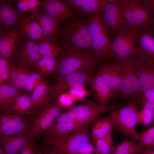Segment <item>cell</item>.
Listing matches in <instances>:
<instances>
[{
  "mask_svg": "<svg viewBox=\"0 0 154 154\" xmlns=\"http://www.w3.org/2000/svg\"><path fill=\"white\" fill-rule=\"evenodd\" d=\"M118 4L128 26L138 29L152 25L154 0H120Z\"/></svg>",
  "mask_w": 154,
  "mask_h": 154,
  "instance_id": "1",
  "label": "cell"
},
{
  "mask_svg": "<svg viewBox=\"0 0 154 154\" xmlns=\"http://www.w3.org/2000/svg\"><path fill=\"white\" fill-rule=\"evenodd\" d=\"M139 135L138 143L144 148L147 152L154 151V127L142 132Z\"/></svg>",
  "mask_w": 154,
  "mask_h": 154,
  "instance_id": "36",
  "label": "cell"
},
{
  "mask_svg": "<svg viewBox=\"0 0 154 154\" xmlns=\"http://www.w3.org/2000/svg\"><path fill=\"white\" fill-rule=\"evenodd\" d=\"M31 108V95L27 93H20L13 100L11 107L12 113L21 116L30 115Z\"/></svg>",
  "mask_w": 154,
  "mask_h": 154,
  "instance_id": "30",
  "label": "cell"
},
{
  "mask_svg": "<svg viewBox=\"0 0 154 154\" xmlns=\"http://www.w3.org/2000/svg\"><path fill=\"white\" fill-rule=\"evenodd\" d=\"M30 125L28 116H21L14 114L9 120L0 124V135H15L28 132Z\"/></svg>",
  "mask_w": 154,
  "mask_h": 154,
  "instance_id": "21",
  "label": "cell"
},
{
  "mask_svg": "<svg viewBox=\"0 0 154 154\" xmlns=\"http://www.w3.org/2000/svg\"><path fill=\"white\" fill-rule=\"evenodd\" d=\"M143 108L154 113V97L150 98L141 103Z\"/></svg>",
  "mask_w": 154,
  "mask_h": 154,
  "instance_id": "44",
  "label": "cell"
},
{
  "mask_svg": "<svg viewBox=\"0 0 154 154\" xmlns=\"http://www.w3.org/2000/svg\"><path fill=\"white\" fill-rule=\"evenodd\" d=\"M62 33L68 46L86 51L92 50L88 23L80 20L71 22L62 30Z\"/></svg>",
  "mask_w": 154,
  "mask_h": 154,
  "instance_id": "8",
  "label": "cell"
},
{
  "mask_svg": "<svg viewBox=\"0 0 154 154\" xmlns=\"http://www.w3.org/2000/svg\"><path fill=\"white\" fill-rule=\"evenodd\" d=\"M138 111L136 102L129 101L124 107L111 112L110 117L113 129L138 141L139 135L135 126Z\"/></svg>",
  "mask_w": 154,
  "mask_h": 154,
  "instance_id": "6",
  "label": "cell"
},
{
  "mask_svg": "<svg viewBox=\"0 0 154 154\" xmlns=\"http://www.w3.org/2000/svg\"><path fill=\"white\" fill-rule=\"evenodd\" d=\"M116 33L111 43L109 57L114 62H122L128 59L138 50L137 31L129 27Z\"/></svg>",
  "mask_w": 154,
  "mask_h": 154,
  "instance_id": "3",
  "label": "cell"
},
{
  "mask_svg": "<svg viewBox=\"0 0 154 154\" xmlns=\"http://www.w3.org/2000/svg\"><path fill=\"white\" fill-rule=\"evenodd\" d=\"M31 139L28 132L15 135H0V144L7 154H19Z\"/></svg>",
  "mask_w": 154,
  "mask_h": 154,
  "instance_id": "19",
  "label": "cell"
},
{
  "mask_svg": "<svg viewBox=\"0 0 154 154\" xmlns=\"http://www.w3.org/2000/svg\"><path fill=\"white\" fill-rule=\"evenodd\" d=\"M20 22L19 29L22 37L38 42L44 41L41 28L31 15L23 17Z\"/></svg>",
  "mask_w": 154,
  "mask_h": 154,
  "instance_id": "22",
  "label": "cell"
},
{
  "mask_svg": "<svg viewBox=\"0 0 154 154\" xmlns=\"http://www.w3.org/2000/svg\"><path fill=\"white\" fill-rule=\"evenodd\" d=\"M113 130L112 127L106 135L96 142L94 154L113 153L115 147L112 137Z\"/></svg>",
  "mask_w": 154,
  "mask_h": 154,
  "instance_id": "33",
  "label": "cell"
},
{
  "mask_svg": "<svg viewBox=\"0 0 154 154\" xmlns=\"http://www.w3.org/2000/svg\"><path fill=\"white\" fill-rule=\"evenodd\" d=\"M11 64L8 59L0 56V86L8 82Z\"/></svg>",
  "mask_w": 154,
  "mask_h": 154,
  "instance_id": "39",
  "label": "cell"
},
{
  "mask_svg": "<svg viewBox=\"0 0 154 154\" xmlns=\"http://www.w3.org/2000/svg\"><path fill=\"white\" fill-rule=\"evenodd\" d=\"M137 30L138 50L147 57L154 60V33L147 27Z\"/></svg>",
  "mask_w": 154,
  "mask_h": 154,
  "instance_id": "29",
  "label": "cell"
},
{
  "mask_svg": "<svg viewBox=\"0 0 154 154\" xmlns=\"http://www.w3.org/2000/svg\"><path fill=\"white\" fill-rule=\"evenodd\" d=\"M58 60L40 58L32 68L43 75L49 74L56 70Z\"/></svg>",
  "mask_w": 154,
  "mask_h": 154,
  "instance_id": "35",
  "label": "cell"
},
{
  "mask_svg": "<svg viewBox=\"0 0 154 154\" xmlns=\"http://www.w3.org/2000/svg\"><path fill=\"white\" fill-rule=\"evenodd\" d=\"M32 68L31 67L18 61L11 63L8 82L19 89H24L30 74L33 72Z\"/></svg>",
  "mask_w": 154,
  "mask_h": 154,
  "instance_id": "24",
  "label": "cell"
},
{
  "mask_svg": "<svg viewBox=\"0 0 154 154\" xmlns=\"http://www.w3.org/2000/svg\"><path fill=\"white\" fill-rule=\"evenodd\" d=\"M88 24L92 50L97 59L98 60L109 57L111 43L101 14L98 13L89 16Z\"/></svg>",
  "mask_w": 154,
  "mask_h": 154,
  "instance_id": "7",
  "label": "cell"
},
{
  "mask_svg": "<svg viewBox=\"0 0 154 154\" xmlns=\"http://www.w3.org/2000/svg\"><path fill=\"white\" fill-rule=\"evenodd\" d=\"M31 15L41 28L44 41L57 42L62 30L59 24L43 11H38Z\"/></svg>",
  "mask_w": 154,
  "mask_h": 154,
  "instance_id": "17",
  "label": "cell"
},
{
  "mask_svg": "<svg viewBox=\"0 0 154 154\" xmlns=\"http://www.w3.org/2000/svg\"><path fill=\"white\" fill-rule=\"evenodd\" d=\"M0 154H7L2 147H0Z\"/></svg>",
  "mask_w": 154,
  "mask_h": 154,
  "instance_id": "47",
  "label": "cell"
},
{
  "mask_svg": "<svg viewBox=\"0 0 154 154\" xmlns=\"http://www.w3.org/2000/svg\"><path fill=\"white\" fill-rule=\"evenodd\" d=\"M147 152L144 148L139 143L125 140L115 146L112 154H143Z\"/></svg>",
  "mask_w": 154,
  "mask_h": 154,
  "instance_id": "34",
  "label": "cell"
},
{
  "mask_svg": "<svg viewBox=\"0 0 154 154\" xmlns=\"http://www.w3.org/2000/svg\"><path fill=\"white\" fill-rule=\"evenodd\" d=\"M154 118V113L144 108L138 111L137 115V124L143 126L150 124Z\"/></svg>",
  "mask_w": 154,
  "mask_h": 154,
  "instance_id": "40",
  "label": "cell"
},
{
  "mask_svg": "<svg viewBox=\"0 0 154 154\" xmlns=\"http://www.w3.org/2000/svg\"><path fill=\"white\" fill-rule=\"evenodd\" d=\"M64 112L70 119L77 121L76 114L70 106L66 108Z\"/></svg>",
  "mask_w": 154,
  "mask_h": 154,
  "instance_id": "46",
  "label": "cell"
},
{
  "mask_svg": "<svg viewBox=\"0 0 154 154\" xmlns=\"http://www.w3.org/2000/svg\"><path fill=\"white\" fill-rule=\"evenodd\" d=\"M90 82L92 93L98 104L108 109L109 100L114 95L111 90L97 74L93 76Z\"/></svg>",
  "mask_w": 154,
  "mask_h": 154,
  "instance_id": "23",
  "label": "cell"
},
{
  "mask_svg": "<svg viewBox=\"0 0 154 154\" xmlns=\"http://www.w3.org/2000/svg\"><path fill=\"white\" fill-rule=\"evenodd\" d=\"M63 111V107L58 103L53 102L32 112L28 116L30 121L28 133L31 138L35 140L46 132Z\"/></svg>",
  "mask_w": 154,
  "mask_h": 154,
  "instance_id": "5",
  "label": "cell"
},
{
  "mask_svg": "<svg viewBox=\"0 0 154 154\" xmlns=\"http://www.w3.org/2000/svg\"><path fill=\"white\" fill-rule=\"evenodd\" d=\"M21 37L19 29L15 28L0 32V56L8 59L16 56Z\"/></svg>",
  "mask_w": 154,
  "mask_h": 154,
  "instance_id": "13",
  "label": "cell"
},
{
  "mask_svg": "<svg viewBox=\"0 0 154 154\" xmlns=\"http://www.w3.org/2000/svg\"><path fill=\"white\" fill-rule=\"evenodd\" d=\"M42 1L39 0H19L17 1L16 7L21 12H30L32 14L39 10Z\"/></svg>",
  "mask_w": 154,
  "mask_h": 154,
  "instance_id": "37",
  "label": "cell"
},
{
  "mask_svg": "<svg viewBox=\"0 0 154 154\" xmlns=\"http://www.w3.org/2000/svg\"><path fill=\"white\" fill-rule=\"evenodd\" d=\"M84 127L77 121L70 120L66 123H53L46 132L44 140L40 145H50L61 137L84 128Z\"/></svg>",
  "mask_w": 154,
  "mask_h": 154,
  "instance_id": "14",
  "label": "cell"
},
{
  "mask_svg": "<svg viewBox=\"0 0 154 154\" xmlns=\"http://www.w3.org/2000/svg\"><path fill=\"white\" fill-rule=\"evenodd\" d=\"M141 102L154 97V86L147 90L141 95Z\"/></svg>",
  "mask_w": 154,
  "mask_h": 154,
  "instance_id": "45",
  "label": "cell"
},
{
  "mask_svg": "<svg viewBox=\"0 0 154 154\" xmlns=\"http://www.w3.org/2000/svg\"><path fill=\"white\" fill-rule=\"evenodd\" d=\"M57 42L42 41L38 42V51L40 58L58 60L62 49Z\"/></svg>",
  "mask_w": 154,
  "mask_h": 154,
  "instance_id": "32",
  "label": "cell"
},
{
  "mask_svg": "<svg viewBox=\"0 0 154 154\" xmlns=\"http://www.w3.org/2000/svg\"><path fill=\"white\" fill-rule=\"evenodd\" d=\"M16 56L17 61L32 68L40 58L38 42L27 40L19 44Z\"/></svg>",
  "mask_w": 154,
  "mask_h": 154,
  "instance_id": "20",
  "label": "cell"
},
{
  "mask_svg": "<svg viewBox=\"0 0 154 154\" xmlns=\"http://www.w3.org/2000/svg\"><path fill=\"white\" fill-rule=\"evenodd\" d=\"M152 25L153 27V31L154 33V19L153 22V23Z\"/></svg>",
  "mask_w": 154,
  "mask_h": 154,
  "instance_id": "49",
  "label": "cell"
},
{
  "mask_svg": "<svg viewBox=\"0 0 154 154\" xmlns=\"http://www.w3.org/2000/svg\"><path fill=\"white\" fill-rule=\"evenodd\" d=\"M98 60L94 54L68 46L62 49L56 74L59 78L69 73L94 67Z\"/></svg>",
  "mask_w": 154,
  "mask_h": 154,
  "instance_id": "2",
  "label": "cell"
},
{
  "mask_svg": "<svg viewBox=\"0 0 154 154\" xmlns=\"http://www.w3.org/2000/svg\"><path fill=\"white\" fill-rule=\"evenodd\" d=\"M20 89L7 82L0 86V114H11L12 102L19 93Z\"/></svg>",
  "mask_w": 154,
  "mask_h": 154,
  "instance_id": "28",
  "label": "cell"
},
{
  "mask_svg": "<svg viewBox=\"0 0 154 154\" xmlns=\"http://www.w3.org/2000/svg\"><path fill=\"white\" fill-rule=\"evenodd\" d=\"M36 154H60L57 150L51 145H47L42 148L37 150Z\"/></svg>",
  "mask_w": 154,
  "mask_h": 154,
  "instance_id": "42",
  "label": "cell"
},
{
  "mask_svg": "<svg viewBox=\"0 0 154 154\" xmlns=\"http://www.w3.org/2000/svg\"><path fill=\"white\" fill-rule=\"evenodd\" d=\"M70 107L76 114V121L85 127L88 126L98 116L108 111V109L90 100H86L84 104Z\"/></svg>",
  "mask_w": 154,
  "mask_h": 154,
  "instance_id": "11",
  "label": "cell"
},
{
  "mask_svg": "<svg viewBox=\"0 0 154 154\" xmlns=\"http://www.w3.org/2000/svg\"><path fill=\"white\" fill-rule=\"evenodd\" d=\"M52 86L49 82L41 84L32 92L31 95L32 101L31 112L52 102Z\"/></svg>",
  "mask_w": 154,
  "mask_h": 154,
  "instance_id": "25",
  "label": "cell"
},
{
  "mask_svg": "<svg viewBox=\"0 0 154 154\" xmlns=\"http://www.w3.org/2000/svg\"><path fill=\"white\" fill-rule=\"evenodd\" d=\"M66 1L70 7L80 13L89 16L101 13L106 4L102 0H68Z\"/></svg>",
  "mask_w": 154,
  "mask_h": 154,
  "instance_id": "26",
  "label": "cell"
},
{
  "mask_svg": "<svg viewBox=\"0 0 154 154\" xmlns=\"http://www.w3.org/2000/svg\"><path fill=\"white\" fill-rule=\"evenodd\" d=\"M43 12L58 24L71 18L72 12L66 1L46 0L42 1Z\"/></svg>",
  "mask_w": 154,
  "mask_h": 154,
  "instance_id": "12",
  "label": "cell"
},
{
  "mask_svg": "<svg viewBox=\"0 0 154 154\" xmlns=\"http://www.w3.org/2000/svg\"><path fill=\"white\" fill-rule=\"evenodd\" d=\"M140 55L138 78L139 95L154 86V60L149 58L139 50Z\"/></svg>",
  "mask_w": 154,
  "mask_h": 154,
  "instance_id": "16",
  "label": "cell"
},
{
  "mask_svg": "<svg viewBox=\"0 0 154 154\" xmlns=\"http://www.w3.org/2000/svg\"><path fill=\"white\" fill-rule=\"evenodd\" d=\"M105 3L101 14L105 24L116 33L129 27L123 19L119 3Z\"/></svg>",
  "mask_w": 154,
  "mask_h": 154,
  "instance_id": "15",
  "label": "cell"
},
{
  "mask_svg": "<svg viewBox=\"0 0 154 154\" xmlns=\"http://www.w3.org/2000/svg\"><path fill=\"white\" fill-rule=\"evenodd\" d=\"M140 55L138 50L127 60L117 62L122 76L117 94L125 97L138 96V78Z\"/></svg>",
  "mask_w": 154,
  "mask_h": 154,
  "instance_id": "4",
  "label": "cell"
},
{
  "mask_svg": "<svg viewBox=\"0 0 154 154\" xmlns=\"http://www.w3.org/2000/svg\"><path fill=\"white\" fill-rule=\"evenodd\" d=\"M88 127L66 135L50 145L60 154H78L80 149L89 143Z\"/></svg>",
  "mask_w": 154,
  "mask_h": 154,
  "instance_id": "10",
  "label": "cell"
},
{
  "mask_svg": "<svg viewBox=\"0 0 154 154\" xmlns=\"http://www.w3.org/2000/svg\"><path fill=\"white\" fill-rule=\"evenodd\" d=\"M47 82L44 75L37 72L33 71L30 74L24 89L27 92H32L38 86Z\"/></svg>",
  "mask_w": 154,
  "mask_h": 154,
  "instance_id": "38",
  "label": "cell"
},
{
  "mask_svg": "<svg viewBox=\"0 0 154 154\" xmlns=\"http://www.w3.org/2000/svg\"><path fill=\"white\" fill-rule=\"evenodd\" d=\"M93 68L69 73L58 78L56 83L52 86V102L69 88H82L86 85L93 76Z\"/></svg>",
  "mask_w": 154,
  "mask_h": 154,
  "instance_id": "9",
  "label": "cell"
},
{
  "mask_svg": "<svg viewBox=\"0 0 154 154\" xmlns=\"http://www.w3.org/2000/svg\"><path fill=\"white\" fill-rule=\"evenodd\" d=\"M110 88L114 95L117 94L122 75L117 62L105 64L100 67L97 73Z\"/></svg>",
  "mask_w": 154,
  "mask_h": 154,
  "instance_id": "18",
  "label": "cell"
},
{
  "mask_svg": "<svg viewBox=\"0 0 154 154\" xmlns=\"http://www.w3.org/2000/svg\"><path fill=\"white\" fill-rule=\"evenodd\" d=\"M143 154H154V151L147 152Z\"/></svg>",
  "mask_w": 154,
  "mask_h": 154,
  "instance_id": "48",
  "label": "cell"
},
{
  "mask_svg": "<svg viewBox=\"0 0 154 154\" xmlns=\"http://www.w3.org/2000/svg\"><path fill=\"white\" fill-rule=\"evenodd\" d=\"M94 146L89 143L80 149L78 154H93V152L94 153Z\"/></svg>",
  "mask_w": 154,
  "mask_h": 154,
  "instance_id": "43",
  "label": "cell"
},
{
  "mask_svg": "<svg viewBox=\"0 0 154 154\" xmlns=\"http://www.w3.org/2000/svg\"><path fill=\"white\" fill-rule=\"evenodd\" d=\"M94 121L92 129L91 139L93 141L96 142L106 135L112 127L110 116L100 118Z\"/></svg>",
  "mask_w": 154,
  "mask_h": 154,
  "instance_id": "31",
  "label": "cell"
},
{
  "mask_svg": "<svg viewBox=\"0 0 154 154\" xmlns=\"http://www.w3.org/2000/svg\"><path fill=\"white\" fill-rule=\"evenodd\" d=\"M19 19L18 13L8 1L0 0V32L7 31L13 28Z\"/></svg>",
  "mask_w": 154,
  "mask_h": 154,
  "instance_id": "27",
  "label": "cell"
},
{
  "mask_svg": "<svg viewBox=\"0 0 154 154\" xmlns=\"http://www.w3.org/2000/svg\"><path fill=\"white\" fill-rule=\"evenodd\" d=\"M35 140L31 139L27 145L20 151L19 154H36L38 148L41 146L35 145L34 143Z\"/></svg>",
  "mask_w": 154,
  "mask_h": 154,
  "instance_id": "41",
  "label": "cell"
}]
</instances>
